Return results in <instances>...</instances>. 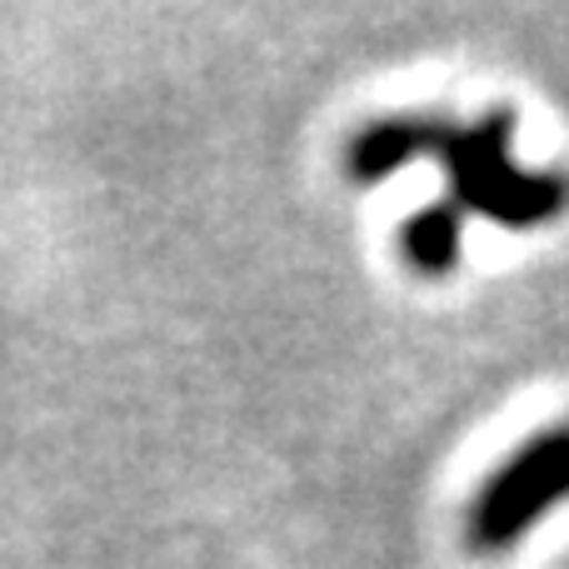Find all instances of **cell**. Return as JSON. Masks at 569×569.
I'll list each match as a JSON object with an SVG mask.
<instances>
[{
  "mask_svg": "<svg viewBox=\"0 0 569 569\" xmlns=\"http://www.w3.org/2000/svg\"><path fill=\"white\" fill-rule=\"evenodd\" d=\"M510 136V110L480 116L475 126L430 120V156L440 160L445 180H450L455 210H475V216H490L495 226L530 230L569 206V186L560 176H535V170L515 166Z\"/></svg>",
  "mask_w": 569,
  "mask_h": 569,
  "instance_id": "6da1fadb",
  "label": "cell"
},
{
  "mask_svg": "<svg viewBox=\"0 0 569 569\" xmlns=\"http://www.w3.org/2000/svg\"><path fill=\"white\" fill-rule=\"evenodd\" d=\"M420 156H430V116H390L350 140V180L375 186Z\"/></svg>",
  "mask_w": 569,
  "mask_h": 569,
  "instance_id": "3957f363",
  "label": "cell"
},
{
  "mask_svg": "<svg viewBox=\"0 0 569 569\" xmlns=\"http://www.w3.org/2000/svg\"><path fill=\"white\" fill-rule=\"evenodd\" d=\"M405 260L425 276H445L460 260V210L455 206H430L400 230Z\"/></svg>",
  "mask_w": 569,
  "mask_h": 569,
  "instance_id": "277c9868",
  "label": "cell"
},
{
  "mask_svg": "<svg viewBox=\"0 0 569 569\" xmlns=\"http://www.w3.org/2000/svg\"><path fill=\"white\" fill-rule=\"evenodd\" d=\"M560 500H569V425L535 435L520 455H510L495 470V480L470 510V545L490 555L510 550Z\"/></svg>",
  "mask_w": 569,
  "mask_h": 569,
  "instance_id": "7a4b0ae2",
  "label": "cell"
}]
</instances>
